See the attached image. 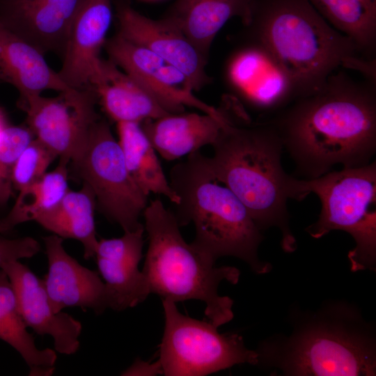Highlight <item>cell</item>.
I'll list each match as a JSON object with an SVG mask.
<instances>
[{
  "mask_svg": "<svg viewBox=\"0 0 376 376\" xmlns=\"http://www.w3.org/2000/svg\"><path fill=\"white\" fill-rule=\"evenodd\" d=\"M270 121L304 179L336 164H368L376 151L375 83L357 81L338 69Z\"/></svg>",
  "mask_w": 376,
  "mask_h": 376,
  "instance_id": "obj_1",
  "label": "cell"
},
{
  "mask_svg": "<svg viewBox=\"0 0 376 376\" xmlns=\"http://www.w3.org/2000/svg\"><path fill=\"white\" fill-rule=\"evenodd\" d=\"M226 118L212 145L213 155L206 157L214 178L226 186L247 208L263 232L276 228L281 246L287 253L297 249L287 207L297 200V178L281 164V137L272 122H253L242 104L226 95L221 100Z\"/></svg>",
  "mask_w": 376,
  "mask_h": 376,
  "instance_id": "obj_2",
  "label": "cell"
},
{
  "mask_svg": "<svg viewBox=\"0 0 376 376\" xmlns=\"http://www.w3.org/2000/svg\"><path fill=\"white\" fill-rule=\"evenodd\" d=\"M289 334H272L255 350V366L271 375H376V333L361 310L345 300H327L315 310L292 306Z\"/></svg>",
  "mask_w": 376,
  "mask_h": 376,
  "instance_id": "obj_3",
  "label": "cell"
},
{
  "mask_svg": "<svg viewBox=\"0 0 376 376\" xmlns=\"http://www.w3.org/2000/svg\"><path fill=\"white\" fill-rule=\"evenodd\" d=\"M246 26L251 42L266 49L288 73L296 97L319 88L340 68L352 70L363 57L308 0H256Z\"/></svg>",
  "mask_w": 376,
  "mask_h": 376,
  "instance_id": "obj_4",
  "label": "cell"
},
{
  "mask_svg": "<svg viewBox=\"0 0 376 376\" xmlns=\"http://www.w3.org/2000/svg\"><path fill=\"white\" fill-rule=\"evenodd\" d=\"M206 157L191 152L170 171V185L179 197L173 212L178 225L192 222L191 244L214 260L235 257L256 274L268 273L272 265L258 254L263 232L235 194L214 178Z\"/></svg>",
  "mask_w": 376,
  "mask_h": 376,
  "instance_id": "obj_5",
  "label": "cell"
},
{
  "mask_svg": "<svg viewBox=\"0 0 376 376\" xmlns=\"http://www.w3.org/2000/svg\"><path fill=\"white\" fill-rule=\"evenodd\" d=\"M143 215L148 246L142 272L150 294L175 303L202 301L206 317L217 327L232 320L233 300L218 289L223 281L236 284L240 270L215 266V260L186 242L173 212L160 200L150 201Z\"/></svg>",
  "mask_w": 376,
  "mask_h": 376,
  "instance_id": "obj_6",
  "label": "cell"
},
{
  "mask_svg": "<svg viewBox=\"0 0 376 376\" xmlns=\"http://www.w3.org/2000/svg\"><path fill=\"white\" fill-rule=\"evenodd\" d=\"M297 199L311 193L321 203L318 220L306 228L314 239L343 230L355 246L347 254L353 272L376 269V162L343 167L312 179L297 180Z\"/></svg>",
  "mask_w": 376,
  "mask_h": 376,
  "instance_id": "obj_7",
  "label": "cell"
},
{
  "mask_svg": "<svg viewBox=\"0 0 376 376\" xmlns=\"http://www.w3.org/2000/svg\"><path fill=\"white\" fill-rule=\"evenodd\" d=\"M164 330L159 362L166 376H204L237 364L255 366L257 353L238 334H221L210 321L182 314L176 303L162 299Z\"/></svg>",
  "mask_w": 376,
  "mask_h": 376,
  "instance_id": "obj_8",
  "label": "cell"
},
{
  "mask_svg": "<svg viewBox=\"0 0 376 376\" xmlns=\"http://www.w3.org/2000/svg\"><path fill=\"white\" fill-rule=\"evenodd\" d=\"M72 163L109 220L124 232L143 226L139 218L148 204V196L130 175L119 143L105 120L100 117L93 123L83 152Z\"/></svg>",
  "mask_w": 376,
  "mask_h": 376,
  "instance_id": "obj_9",
  "label": "cell"
},
{
  "mask_svg": "<svg viewBox=\"0 0 376 376\" xmlns=\"http://www.w3.org/2000/svg\"><path fill=\"white\" fill-rule=\"evenodd\" d=\"M99 100L92 88H70L56 97L31 96L19 101L26 113L28 127L34 136L61 161L74 162L83 152L93 123L100 118L95 111Z\"/></svg>",
  "mask_w": 376,
  "mask_h": 376,
  "instance_id": "obj_10",
  "label": "cell"
},
{
  "mask_svg": "<svg viewBox=\"0 0 376 376\" xmlns=\"http://www.w3.org/2000/svg\"><path fill=\"white\" fill-rule=\"evenodd\" d=\"M115 10L117 33L180 70L191 91H198L210 83L207 61L178 28L163 17L154 19L142 15L125 0L116 1Z\"/></svg>",
  "mask_w": 376,
  "mask_h": 376,
  "instance_id": "obj_11",
  "label": "cell"
},
{
  "mask_svg": "<svg viewBox=\"0 0 376 376\" xmlns=\"http://www.w3.org/2000/svg\"><path fill=\"white\" fill-rule=\"evenodd\" d=\"M226 77L233 97L258 111H278L296 97L288 73L266 49L255 42L231 55Z\"/></svg>",
  "mask_w": 376,
  "mask_h": 376,
  "instance_id": "obj_12",
  "label": "cell"
},
{
  "mask_svg": "<svg viewBox=\"0 0 376 376\" xmlns=\"http://www.w3.org/2000/svg\"><path fill=\"white\" fill-rule=\"evenodd\" d=\"M43 241L48 264L43 282L54 312L79 307L100 315L110 308V295L99 274L69 255L62 237L53 234Z\"/></svg>",
  "mask_w": 376,
  "mask_h": 376,
  "instance_id": "obj_13",
  "label": "cell"
},
{
  "mask_svg": "<svg viewBox=\"0 0 376 376\" xmlns=\"http://www.w3.org/2000/svg\"><path fill=\"white\" fill-rule=\"evenodd\" d=\"M0 268L12 284L19 313L26 327L38 335L50 336L56 352L65 355L77 352L80 347L81 323L66 313L54 312L43 279L19 260L5 263Z\"/></svg>",
  "mask_w": 376,
  "mask_h": 376,
  "instance_id": "obj_14",
  "label": "cell"
},
{
  "mask_svg": "<svg viewBox=\"0 0 376 376\" xmlns=\"http://www.w3.org/2000/svg\"><path fill=\"white\" fill-rule=\"evenodd\" d=\"M84 0H0V23L43 54L63 56L72 21Z\"/></svg>",
  "mask_w": 376,
  "mask_h": 376,
  "instance_id": "obj_15",
  "label": "cell"
},
{
  "mask_svg": "<svg viewBox=\"0 0 376 376\" xmlns=\"http://www.w3.org/2000/svg\"><path fill=\"white\" fill-rule=\"evenodd\" d=\"M113 17L111 0H84L71 24L58 72L70 88H90Z\"/></svg>",
  "mask_w": 376,
  "mask_h": 376,
  "instance_id": "obj_16",
  "label": "cell"
},
{
  "mask_svg": "<svg viewBox=\"0 0 376 376\" xmlns=\"http://www.w3.org/2000/svg\"><path fill=\"white\" fill-rule=\"evenodd\" d=\"M144 226L116 238L98 240L95 258L111 297L110 308L122 311L145 301L150 294L142 258Z\"/></svg>",
  "mask_w": 376,
  "mask_h": 376,
  "instance_id": "obj_17",
  "label": "cell"
},
{
  "mask_svg": "<svg viewBox=\"0 0 376 376\" xmlns=\"http://www.w3.org/2000/svg\"><path fill=\"white\" fill-rule=\"evenodd\" d=\"M217 108L215 115L169 113L141 125L156 152L163 159L173 161L214 143L226 118L222 102Z\"/></svg>",
  "mask_w": 376,
  "mask_h": 376,
  "instance_id": "obj_18",
  "label": "cell"
},
{
  "mask_svg": "<svg viewBox=\"0 0 376 376\" xmlns=\"http://www.w3.org/2000/svg\"><path fill=\"white\" fill-rule=\"evenodd\" d=\"M256 0H175L162 16L178 28L208 61L213 41L232 18L244 26L251 18Z\"/></svg>",
  "mask_w": 376,
  "mask_h": 376,
  "instance_id": "obj_19",
  "label": "cell"
},
{
  "mask_svg": "<svg viewBox=\"0 0 376 376\" xmlns=\"http://www.w3.org/2000/svg\"><path fill=\"white\" fill-rule=\"evenodd\" d=\"M107 114L114 121L156 119L168 113L157 100L112 61L100 59L90 80Z\"/></svg>",
  "mask_w": 376,
  "mask_h": 376,
  "instance_id": "obj_20",
  "label": "cell"
},
{
  "mask_svg": "<svg viewBox=\"0 0 376 376\" xmlns=\"http://www.w3.org/2000/svg\"><path fill=\"white\" fill-rule=\"evenodd\" d=\"M0 74L4 82L17 89L19 101L45 90L70 88L49 66L41 52L1 23Z\"/></svg>",
  "mask_w": 376,
  "mask_h": 376,
  "instance_id": "obj_21",
  "label": "cell"
},
{
  "mask_svg": "<svg viewBox=\"0 0 376 376\" xmlns=\"http://www.w3.org/2000/svg\"><path fill=\"white\" fill-rule=\"evenodd\" d=\"M95 207L93 192L83 183L79 191L68 189L52 209L36 221L63 239H73L81 242L84 258L88 260L94 258L98 242L94 219Z\"/></svg>",
  "mask_w": 376,
  "mask_h": 376,
  "instance_id": "obj_22",
  "label": "cell"
},
{
  "mask_svg": "<svg viewBox=\"0 0 376 376\" xmlns=\"http://www.w3.org/2000/svg\"><path fill=\"white\" fill-rule=\"evenodd\" d=\"M118 143L128 171L139 189L147 196L159 194L174 205L179 197L166 178L157 152L145 134L141 123H117Z\"/></svg>",
  "mask_w": 376,
  "mask_h": 376,
  "instance_id": "obj_23",
  "label": "cell"
},
{
  "mask_svg": "<svg viewBox=\"0 0 376 376\" xmlns=\"http://www.w3.org/2000/svg\"><path fill=\"white\" fill-rule=\"evenodd\" d=\"M18 309L12 284L0 268V340L14 348L29 368L30 375H51L56 361V352L39 349Z\"/></svg>",
  "mask_w": 376,
  "mask_h": 376,
  "instance_id": "obj_24",
  "label": "cell"
},
{
  "mask_svg": "<svg viewBox=\"0 0 376 376\" xmlns=\"http://www.w3.org/2000/svg\"><path fill=\"white\" fill-rule=\"evenodd\" d=\"M334 28L367 57L376 47V0H308ZM368 58V57H367Z\"/></svg>",
  "mask_w": 376,
  "mask_h": 376,
  "instance_id": "obj_25",
  "label": "cell"
},
{
  "mask_svg": "<svg viewBox=\"0 0 376 376\" xmlns=\"http://www.w3.org/2000/svg\"><path fill=\"white\" fill-rule=\"evenodd\" d=\"M68 164L61 161L54 170L18 191L12 208L0 217V233L10 231L24 222L36 221L62 199L69 189Z\"/></svg>",
  "mask_w": 376,
  "mask_h": 376,
  "instance_id": "obj_26",
  "label": "cell"
},
{
  "mask_svg": "<svg viewBox=\"0 0 376 376\" xmlns=\"http://www.w3.org/2000/svg\"><path fill=\"white\" fill-rule=\"evenodd\" d=\"M29 127L7 125L0 134V207L13 196L12 177L16 161L33 139Z\"/></svg>",
  "mask_w": 376,
  "mask_h": 376,
  "instance_id": "obj_27",
  "label": "cell"
},
{
  "mask_svg": "<svg viewBox=\"0 0 376 376\" xmlns=\"http://www.w3.org/2000/svg\"><path fill=\"white\" fill-rule=\"evenodd\" d=\"M56 155L38 139H33L21 152L14 166L12 182L19 191L42 178Z\"/></svg>",
  "mask_w": 376,
  "mask_h": 376,
  "instance_id": "obj_28",
  "label": "cell"
},
{
  "mask_svg": "<svg viewBox=\"0 0 376 376\" xmlns=\"http://www.w3.org/2000/svg\"><path fill=\"white\" fill-rule=\"evenodd\" d=\"M40 250V243L31 237L9 239L0 236V267L5 263L30 258Z\"/></svg>",
  "mask_w": 376,
  "mask_h": 376,
  "instance_id": "obj_29",
  "label": "cell"
},
{
  "mask_svg": "<svg viewBox=\"0 0 376 376\" xmlns=\"http://www.w3.org/2000/svg\"><path fill=\"white\" fill-rule=\"evenodd\" d=\"M157 374H162L159 361L150 363L138 359L122 373L123 375H155Z\"/></svg>",
  "mask_w": 376,
  "mask_h": 376,
  "instance_id": "obj_30",
  "label": "cell"
},
{
  "mask_svg": "<svg viewBox=\"0 0 376 376\" xmlns=\"http://www.w3.org/2000/svg\"><path fill=\"white\" fill-rule=\"evenodd\" d=\"M7 125L5 115L2 110L0 109V134Z\"/></svg>",
  "mask_w": 376,
  "mask_h": 376,
  "instance_id": "obj_31",
  "label": "cell"
},
{
  "mask_svg": "<svg viewBox=\"0 0 376 376\" xmlns=\"http://www.w3.org/2000/svg\"><path fill=\"white\" fill-rule=\"evenodd\" d=\"M1 82H4V81H3V79L2 76H1V75L0 74V83H1Z\"/></svg>",
  "mask_w": 376,
  "mask_h": 376,
  "instance_id": "obj_32",
  "label": "cell"
}]
</instances>
